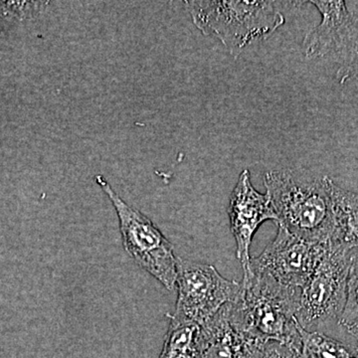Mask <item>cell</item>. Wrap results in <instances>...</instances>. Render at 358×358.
Listing matches in <instances>:
<instances>
[{
  "instance_id": "cell-1",
  "label": "cell",
  "mask_w": 358,
  "mask_h": 358,
  "mask_svg": "<svg viewBox=\"0 0 358 358\" xmlns=\"http://www.w3.org/2000/svg\"><path fill=\"white\" fill-rule=\"evenodd\" d=\"M331 179L305 169L268 171L264 185L275 224L310 243L329 242L334 231Z\"/></svg>"
},
{
  "instance_id": "cell-2",
  "label": "cell",
  "mask_w": 358,
  "mask_h": 358,
  "mask_svg": "<svg viewBox=\"0 0 358 358\" xmlns=\"http://www.w3.org/2000/svg\"><path fill=\"white\" fill-rule=\"evenodd\" d=\"M242 284L241 298L232 303L242 329L263 343L275 341L301 348L296 320L300 289L287 288L253 272Z\"/></svg>"
},
{
  "instance_id": "cell-3",
  "label": "cell",
  "mask_w": 358,
  "mask_h": 358,
  "mask_svg": "<svg viewBox=\"0 0 358 358\" xmlns=\"http://www.w3.org/2000/svg\"><path fill=\"white\" fill-rule=\"evenodd\" d=\"M195 26L220 40L237 58L256 40L268 38L285 24L284 15L270 1H185Z\"/></svg>"
},
{
  "instance_id": "cell-4",
  "label": "cell",
  "mask_w": 358,
  "mask_h": 358,
  "mask_svg": "<svg viewBox=\"0 0 358 358\" xmlns=\"http://www.w3.org/2000/svg\"><path fill=\"white\" fill-rule=\"evenodd\" d=\"M95 179L114 205L122 246L128 255L164 288L173 291L178 278V258L173 245L150 218L115 192L105 176L99 174Z\"/></svg>"
},
{
  "instance_id": "cell-5",
  "label": "cell",
  "mask_w": 358,
  "mask_h": 358,
  "mask_svg": "<svg viewBox=\"0 0 358 358\" xmlns=\"http://www.w3.org/2000/svg\"><path fill=\"white\" fill-rule=\"evenodd\" d=\"M352 250L327 242L319 262L300 289L296 320L301 329L319 331V327L331 322L339 324L345 310Z\"/></svg>"
},
{
  "instance_id": "cell-6",
  "label": "cell",
  "mask_w": 358,
  "mask_h": 358,
  "mask_svg": "<svg viewBox=\"0 0 358 358\" xmlns=\"http://www.w3.org/2000/svg\"><path fill=\"white\" fill-rule=\"evenodd\" d=\"M178 301L171 315L202 326L227 303H236L243 293L242 282L230 281L209 264L178 258Z\"/></svg>"
},
{
  "instance_id": "cell-7",
  "label": "cell",
  "mask_w": 358,
  "mask_h": 358,
  "mask_svg": "<svg viewBox=\"0 0 358 358\" xmlns=\"http://www.w3.org/2000/svg\"><path fill=\"white\" fill-rule=\"evenodd\" d=\"M262 254L251 260L252 272L266 275L287 288L301 289L319 262L327 243H310L282 225Z\"/></svg>"
},
{
  "instance_id": "cell-8",
  "label": "cell",
  "mask_w": 358,
  "mask_h": 358,
  "mask_svg": "<svg viewBox=\"0 0 358 358\" xmlns=\"http://www.w3.org/2000/svg\"><path fill=\"white\" fill-rule=\"evenodd\" d=\"M322 21L303 41L308 58L336 57L343 64L358 54V23L345 1H310Z\"/></svg>"
},
{
  "instance_id": "cell-9",
  "label": "cell",
  "mask_w": 358,
  "mask_h": 358,
  "mask_svg": "<svg viewBox=\"0 0 358 358\" xmlns=\"http://www.w3.org/2000/svg\"><path fill=\"white\" fill-rule=\"evenodd\" d=\"M228 214L236 241V257L243 268V280H246L252 275L250 247L254 235L266 221H278L267 193L263 194L255 189L248 169H244L238 178L231 194Z\"/></svg>"
},
{
  "instance_id": "cell-10",
  "label": "cell",
  "mask_w": 358,
  "mask_h": 358,
  "mask_svg": "<svg viewBox=\"0 0 358 358\" xmlns=\"http://www.w3.org/2000/svg\"><path fill=\"white\" fill-rule=\"evenodd\" d=\"M264 345L242 329L227 303L202 324L199 358H261Z\"/></svg>"
},
{
  "instance_id": "cell-11",
  "label": "cell",
  "mask_w": 358,
  "mask_h": 358,
  "mask_svg": "<svg viewBox=\"0 0 358 358\" xmlns=\"http://www.w3.org/2000/svg\"><path fill=\"white\" fill-rule=\"evenodd\" d=\"M334 231L329 242L346 249L358 248V193L345 189L331 179Z\"/></svg>"
},
{
  "instance_id": "cell-12",
  "label": "cell",
  "mask_w": 358,
  "mask_h": 358,
  "mask_svg": "<svg viewBox=\"0 0 358 358\" xmlns=\"http://www.w3.org/2000/svg\"><path fill=\"white\" fill-rule=\"evenodd\" d=\"M169 326L159 358H199L201 326L169 315Z\"/></svg>"
},
{
  "instance_id": "cell-13",
  "label": "cell",
  "mask_w": 358,
  "mask_h": 358,
  "mask_svg": "<svg viewBox=\"0 0 358 358\" xmlns=\"http://www.w3.org/2000/svg\"><path fill=\"white\" fill-rule=\"evenodd\" d=\"M300 329L301 338V358H358V350L320 333Z\"/></svg>"
},
{
  "instance_id": "cell-14",
  "label": "cell",
  "mask_w": 358,
  "mask_h": 358,
  "mask_svg": "<svg viewBox=\"0 0 358 358\" xmlns=\"http://www.w3.org/2000/svg\"><path fill=\"white\" fill-rule=\"evenodd\" d=\"M357 322H358V248H355L352 250V254H350L346 301L339 324L346 329Z\"/></svg>"
},
{
  "instance_id": "cell-15",
  "label": "cell",
  "mask_w": 358,
  "mask_h": 358,
  "mask_svg": "<svg viewBox=\"0 0 358 358\" xmlns=\"http://www.w3.org/2000/svg\"><path fill=\"white\" fill-rule=\"evenodd\" d=\"M301 348L270 341L265 343L261 358H301Z\"/></svg>"
},
{
  "instance_id": "cell-16",
  "label": "cell",
  "mask_w": 358,
  "mask_h": 358,
  "mask_svg": "<svg viewBox=\"0 0 358 358\" xmlns=\"http://www.w3.org/2000/svg\"><path fill=\"white\" fill-rule=\"evenodd\" d=\"M338 75L341 83L352 81L358 83V54L352 60L343 64L341 69L338 71Z\"/></svg>"
},
{
  "instance_id": "cell-17",
  "label": "cell",
  "mask_w": 358,
  "mask_h": 358,
  "mask_svg": "<svg viewBox=\"0 0 358 358\" xmlns=\"http://www.w3.org/2000/svg\"><path fill=\"white\" fill-rule=\"evenodd\" d=\"M346 329H348V333L352 334L353 338L357 339L358 343V322H355V324H352V326L346 327Z\"/></svg>"
}]
</instances>
